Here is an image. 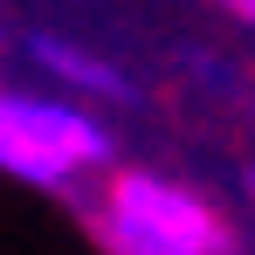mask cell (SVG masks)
I'll use <instances>...</instances> for the list:
<instances>
[{"label": "cell", "instance_id": "obj_1", "mask_svg": "<svg viewBox=\"0 0 255 255\" xmlns=\"http://www.w3.org/2000/svg\"><path fill=\"white\" fill-rule=\"evenodd\" d=\"M104 242L125 255H221L235 249V228L172 179L118 172V186L104 200Z\"/></svg>", "mask_w": 255, "mask_h": 255}, {"label": "cell", "instance_id": "obj_2", "mask_svg": "<svg viewBox=\"0 0 255 255\" xmlns=\"http://www.w3.org/2000/svg\"><path fill=\"white\" fill-rule=\"evenodd\" d=\"M111 159V131L83 118L76 104H42V97H14L0 90V172L28 179V186H69L76 166Z\"/></svg>", "mask_w": 255, "mask_h": 255}, {"label": "cell", "instance_id": "obj_3", "mask_svg": "<svg viewBox=\"0 0 255 255\" xmlns=\"http://www.w3.org/2000/svg\"><path fill=\"white\" fill-rule=\"evenodd\" d=\"M35 62H42V69H55L62 83H76V90H97V97H131V83L111 69V62H97V55H83V48L55 42V35H42V42H35Z\"/></svg>", "mask_w": 255, "mask_h": 255}, {"label": "cell", "instance_id": "obj_4", "mask_svg": "<svg viewBox=\"0 0 255 255\" xmlns=\"http://www.w3.org/2000/svg\"><path fill=\"white\" fill-rule=\"evenodd\" d=\"M228 7H235V14H249V21H255V0H228Z\"/></svg>", "mask_w": 255, "mask_h": 255}, {"label": "cell", "instance_id": "obj_5", "mask_svg": "<svg viewBox=\"0 0 255 255\" xmlns=\"http://www.w3.org/2000/svg\"><path fill=\"white\" fill-rule=\"evenodd\" d=\"M249 193H255V172H249Z\"/></svg>", "mask_w": 255, "mask_h": 255}]
</instances>
